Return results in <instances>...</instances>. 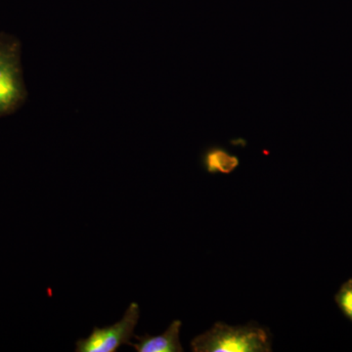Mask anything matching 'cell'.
I'll return each instance as SVG.
<instances>
[{
	"label": "cell",
	"mask_w": 352,
	"mask_h": 352,
	"mask_svg": "<svg viewBox=\"0 0 352 352\" xmlns=\"http://www.w3.org/2000/svg\"><path fill=\"white\" fill-rule=\"evenodd\" d=\"M21 56L19 39L0 32V118L15 113L27 100Z\"/></svg>",
	"instance_id": "7a4b0ae2"
},
{
	"label": "cell",
	"mask_w": 352,
	"mask_h": 352,
	"mask_svg": "<svg viewBox=\"0 0 352 352\" xmlns=\"http://www.w3.org/2000/svg\"><path fill=\"white\" fill-rule=\"evenodd\" d=\"M140 318L138 303L131 302L127 307L122 320L108 327H94L87 339L76 342V352H116L120 346H129L134 329Z\"/></svg>",
	"instance_id": "3957f363"
},
{
	"label": "cell",
	"mask_w": 352,
	"mask_h": 352,
	"mask_svg": "<svg viewBox=\"0 0 352 352\" xmlns=\"http://www.w3.org/2000/svg\"><path fill=\"white\" fill-rule=\"evenodd\" d=\"M194 352H268L272 351L270 331L258 325L230 326L217 322L191 342Z\"/></svg>",
	"instance_id": "6da1fadb"
},
{
	"label": "cell",
	"mask_w": 352,
	"mask_h": 352,
	"mask_svg": "<svg viewBox=\"0 0 352 352\" xmlns=\"http://www.w3.org/2000/svg\"><path fill=\"white\" fill-rule=\"evenodd\" d=\"M182 322L175 320L162 335L134 336L138 342H131L138 352H182L184 351L180 344V329Z\"/></svg>",
	"instance_id": "277c9868"
},
{
	"label": "cell",
	"mask_w": 352,
	"mask_h": 352,
	"mask_svg": "<svg viewBox=\"0 0 352 352\" xmlns=\"http://www.w3.org/2000/svg\"><path fill=\"white\" fill-rule=\"evenodd\" d=\"M237 157L231 155L222 148L214 147L208 149L203 156V164L208 173L229 175L239 166Z\"/></svg>",
	"instance_id": "5b68a950"
},
{
	"label": "cell",
	"mask_w": 352,
	"mask_h": 352,
	"mask_svg": "<svg viewBox=\"0 0 352 352\" xmlns=\"http://www.w3.org/2000/svg\"><path fill=\"white\" fill-rule=\"evenodd\" d=\"M335 302L342 314L352 322V278L340 286L336 294Z\"/></svg>",
	"instance_id": "8992f818"
}]
</instances>
